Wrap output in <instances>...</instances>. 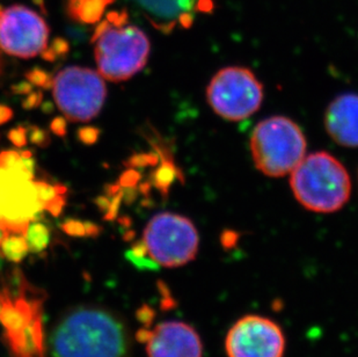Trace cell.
<instances>
[{"label": "cell", "mask_w": 358, "mask_h": 357, "mask_svg": "<svg viewBox=\"0 0 358 357\" xmlns=\"http://www.w3.org/2000/svg\"><path fill=\"white\" fill-rule=\"evenodd\" d=\"M0 72H1V64H0Z\"/></svg>", "instance_id": "40"}, {"label": "cell", "mask_w": 358, "mask_h": 357, "mask_svg": "<svg viewBox=\"0 0 358 357\" xmlns=\"http://www.w3.org/2000/svg\"><path fill=\"white\" fill-rule=\"evenodd\" d=\"M43 293L19 270L0 279V327L12 357H44Z\"/></svg>", "instance_id": "2"}, {"label": "cell", "mask_w": 358, "mask_h": 357, "mask_svg": "<svg viewBox=\"0 0 358 357\" xmlns=\"http://www.w3.org/2000/svg\"><path fill=\"white\" fill-rule=\"evenodd\" d=\"M139 178H141V176H139V173L137 171H135V169H128V171H125L122 174L117 183L121 186L122 188H132V187H135L137 185Z\"/></svg>", "instance_id": "25"}, {"label": "cell", "mask_w": 358, "mask_h": 357, "mask_svg": "<svg viewBox=\"0 0 358 357\" xmlns=\"http://www.w3.org/2000/svg\"><path fill=\"white\" fill-rule=\"evenodd\" d=\"M42 104H43V94H42V92H31V93L26 97L24 102H22V107H24V109L31 111V109H34V108L38 107V106L42 105Z\"/></svg>", "instance_id": "26"}, {"label": "cell", "mask_w": 358, "mask_h": 357, "mask_svg": "<svg viewBox=\"0 0 358 357\" xmlns=\"http://www.w3.org/2000/svg\"><path fill=\"white\" fill-rule=\"evenodd\" d=\"M12 92L14 94H29L31 92H33V84H31L29 81H21L19 84L12 86Z\"/></svg>", "instance_id": "31"}, {"label": "cell", "mask_w": 358, "mask_h": 357, "mask_svg": "<svg viewBox=\"0 0 358 357\" xmlns=\"http://www.w3.org/2000/svg\"><path fill=\"white\" fill-rule=\"evenodd\" d=\"M1 255L12 262H20L29 252L27 239L24 234L19 233H7L1 241Z\"/></svg>", "instance_id": "15"}, {"label": "cell", "mask_w": 358, "mask_h": 357, "mask_svg": "<svg viewBox=\"0 0 358 357\" xmlns=\"http://www.w3.org/2000/svg\"><path fill=\"white\" fill-rule=\"evenodd\" d=\"M27 136L33 144L38 145L40 148H47L50 144V135L43 129L31 125L27 129Z\"/></svg>", "instance_id": "19"}, {"label": "cell", "mask_w": 358, "mask_h": 357, "mask_svg": "<svg viewBox=\"0 0 358 357\" xmlns=\"http://www.w3.org/2000/svg\"><path fill=\"white\" fill-rule=\"evenodd\" d=\"M254 164L264 176L280 178L304 159L306 139L297 123L284 116L266 118L250 137Z\"/></svg>", "instance_id": "5"}, {"label": "cell", "mask_w": 358, "mask_h": 357, "mask_svg": "<svg viewBox=\"0 0 358 357\" xmlns=\"http://www.w3.org/2000/svg\"><path fill=\"white\" fill-rule=\"evenodd\" d=\"M35 4H38V6L41 7V10L45 12V7H44V1L43 0H34Z\"/></svg>", "instance_id": "39"}, {"label": "cell", "mask_w": 358, "mask_h": 357, "mask_svg": "<svg viewBox=\"0 0 358 357\" xmlns=\"http://www.w3.org/2000/svg\"><path fill=\"white\" fill-rule=\"evenodd\" d=\"M122 200H123V190L110 197V204H109L107 213L105 214L106 220H113V219H115L117 217Z\"/></svg>", "instance_id": "24"}, {"label": "cell", "mask_w": 358, "mask_h": 357, "mask_svg": "<svg viewBox=\"0 0 358 357\" xmlns=\"http://www.w3.org/2000/svg\"><path fill=\"white\" fill-rule=\"evenodd\" d=\"M13 118V111L5 105H0V125H5Z\"/></svg>", "instance_id": "33"}, {"label": "cell", "mask_w": 358, "mask_h": 357, "mask_svg": "<svg viewBox=\"0 0 358 357\" xmlns=\"http://www.w3.org/2000/svg\"><path fill=\"white\" fill-rule=\"evenodd\" d=\"M109 27H110V22H109L107 19H106V20L101 21L98 27L95 28L94 34H93V36H92V42L95 43L99 37L101 36V35L103 34V33H105V31H107Z\"/></svg>", "instance_id": "32"}, {"label": "cell", "mask_w": 358, "mask_h": 357, "mask_svg": "<svg viewBox=\"0 0 358 357\" xmlns=\"http://www.w3.org/2000/svg\"><path fill=\"white\" fill-rule=\"evenodd\" d=\"M114 1L115 0H70L69 15L72 20L81 24H95L100 21L107 6Z\"/></svg>", "instance_id": "14"}, {"label": "cell", "mask_w": 358, "mask_h": 357, "mask_svg": "<svg viewBox=\"0 0 358 357\" xmlns=\"http://www.w3.org/2000/svg\"><path fill=\"white\" fill-rule=\"evenodd\" d=\"M66 127H68L66 120L62 118V116L55 118L50 123L51 132H54L55 135L58 136V137H65L66 136V132H68Z\"/></svg>", "instance_id": "29"}, {"label": "cell", "mask_w": 358, "mask_h": 357, "mask_svg": "<svg viewBox=\"0 0 358 357\" xmlns=\"http://www.w3.org/2000/svg\"><path fill=\"white\" fill-rule=\"evenodd\" d=\"M43 210L33 180L0 167V226L5 232L26 236Z\"/></svg>", "instance_id": "9"}, {"label": "cell", "mask_w": 358, "mask_h": 357, "mask_svg": "<svg viewBox=\"0 0 358 357\" xmlns=\"http://www.w3.org/2000/svg\"><path fill=\"white\" fill-rule=\"evenodd\" d=\"M213 111L227 121H243L261 107L264 88L253 72L230 66L215 74L206 88Z\"/></svg>", "instance_id": "7"}, {"label": "cell", "mask_w": 358, "mask_h": 357, "mask_svg": "<svg viewBox=\"0 0 358 357\" xmlns=\"http://www.w3.org/2000/svg\"><path fill=\"white\" fill-rule=\"evenodd\" d=\"M95 206H98L99 209L101 210L102 213H107L109 204H110V197L108 196H98L94 200Z\"/></svg>", "instance_id": "34"}, {"label": "cell", "mask_w": 358, "mask_h": 357, "mask_svg": "<svg viewBox=\"0 0 358 357\" xmlns=\"http://www.w3.org/2000/svg\"><path fill=\"white\" fill-rule=\"evenodd\" d=\"M65 206V195H58L51 202L44 206V210L52 216H59Z\"/></svg>", "instance_id": "28"}, {"label": "cell", "mask_w": 358, "mask_h": 357, "mask_svg": "<svg viewBox=\"0 0 358 357\" xmlns=\"http://www.w3.org/2000/svg\"><path fill=\"white\" fill-rule=\"evenodd\" d=\"M8 139L13 143L17 148H24L27 144V129L24 127H17V128L10 129L8 132Z\"/></svg>", "instance_id": "23"}, {"label": "cell", "mask_w": 358, "mask_h": 357, "mask_svg": "<svg viewBox=\"0 0 358 357\" xmlns=\"http://www.w3.org/2000/svg\"><path fill=\"white\" fill-rule=\"evenodd\" d=\"M77 137L83 144L93 145L98 142L99 137H100V129L95 128V127H83L79 129L77 132Z\"/></svg>", "instance_id": "20"}, {"label": "cell", "mask_w": 358, "mask_h": 357, "mask_svg": "<svg viewBox=\"0 0 358 357\" xmlns=\"http://www.w3.org/2000/svg\"><path fill=\"white\" fill-rule=\"evenodd\" d=\"M158 162L157 155H136L125 162L129 169H137L148 165H155Z\"/></svg>", "instance_id": "21"}, {"label": "cell", "mask_w": 358, "mask_h": 357, "mask_svg": "<svg viewBox=\"0 0 358 357\" xmlns=\"http://www.w3.org/2000/svg\"><path fill=\"white\" fill-rule=\"evenodd\" d=\"M41 56L43 59L48 62H54L56 59V55H55L54 51L51 50V48H45L42 52H41Z\"/></svg>", "instance_id": "36"}, {"label": "cell", "mask_w": 358, "mask_h": 357, "mask_svg": "<svg viewBox=\"0 0 358 357\" xmlns=\"http://www.w3.org/2000/svg\"><path fill=\"white\" fill-rule=\"evenodd\" d=\"M42 109H43L44 113H51L52 109H54V106H52L51 102H45V104L43 102V105H42Z\"/></svg>", "instance_id": "37"}, {"label": "cell", "mask_w": 358, "mask_h": 357, "mask_svg": "<svg viewBox=\"0 0 358 357\" xmlns=\"http://www.w3.org/2000/svg\"><path fill=\"white\" fill-rule=\"evenodd\" d=\"M85 229H86V236H96L100 232V227L95 225L94 223H85Z\"/></svg>", "instance_id": "35"}, {"label": "cell", "mask_w": 358, "mask_h": 357, "mask_svg": "<svg viewBox=\"0 0 358 357\" xmlns=\"http://www.w3.org/2000/svg\"><path fill=\"white\" fill-rule=\"evenodd\" d=\"M290 186L301 206L320 214L341 209L352 192V181L345 166L327 152L304 157L291 172Z\"/></svg>", "instance_id": "4"}, {"label": "cell", "mask_w": 358, "mask_h": 357, "mask_svg": "<svg viewBox=\"0 0 358 357\" xmlns=\"http://www.w3.org/2000/svg\"><path fill=\"white\" fill-rule=\"evenodd\" d=\"M107 20L114 24L115 27H122L128 22V13H127V10H122L121 13L113 10L107 14Z\"/></svg>", "instance_id": "30"}, {"label": "cell", "mask_w": 358, "mask_h": 357, "mask_svg": "<svg viewBox=\"0 0 358 357\" xmlns=\"http://www.w3.org/2000/svg\"><path fill=\"white\" fill-rule=\"evenodd\" d=\"M0 13H1V10H0Z\"/></svg>", "instance_id": "41"}, {"label": "cell", "mask_w": 358, "mask_h": 357, "mask_svg": "<svg viewBox=\"0 0 358 357\" xmlns=\"http://www.w3.org/2000/svg\"><path fill=\"white\" fill-rule=\"evenodd\" d=\"M149 357H203L199 332L181 321H165L143 327L137 334Z\"/></svg>", "instance_id": "12"}, {"label": "cell", "mask_w": 358, "mask_h": 357, "mask_svg": "<svg viewBox=\"0 0 358 357\" xmlns=\"http://www.w3.org/2000/svg\"><path fill=\"white\" fill-rule=\"evenodd\" d=\"M7 232L3 231V227L0 226V246H1V241H3V238L6 236ZM3 261V255H1V251H0V262Z\"/></svg>", "instance_id": "38"}, {"label": "cell", "mask_w": 358, "mask_h": 357, "mask_svg": "<svg viewBox=\"0 0 358 357\" xmlns=\"http://www.w3.org/2000/svg\"><path fill=\"white\" fill-rule=\"evenodd\" d=\"M51 50L54 51L56 57H64L70 51V44L68 41L62 38V37H56L54 42L51 44Z\"/></svg>", "instance_id": "27"}, {"label": "cell", "mask_w": 358, "mask_h": 357, "mask_svg": "<svg viewBox=\"0 0 358 357\" xmlns=\"http://www.w3.org/2000/svg\"><path fill=\"white\" fill-rule=\"evenodd\" d=\"M26 78L31 84L35 85V86H40V88H45V90H50V88H54V78L42 69H33V70L26 74Z\"/></svg>", "instance_id": "18"}, {"label": "cell", "mask_w": 358, "mask_h": 357, "mask_svg": "<svg viewBox=\"0 0 358 357\" xmlns=\"http://www.w3.org/2000/svg\"><path fill=\"white\" fill-rule=\"evenodd\" d=\"M199 248V231L189 218L162 213L148 223L143 239L128 251L127 258L144 268H178L192 262Z\"/></svg>", "instance_id": "3"}, {"label": "cell", "mask_w": 358, "mask_h": 357, "mask_svg": "<svg viewBox=\"0 0 358 357\" xmlns=\"http://www.w3.org/2000/svg\"><path fill=\"white\" fill-rule=\"evenodd\" d=\"M54 98L71 122H88L100 113L107 97L105 81L94 70L71 66L54 80Z\"/></svg>", "instance_id": "8"}, {"label": "cell", "mask_w": 358, "mask_h": 357, "mask_svg": "<svg viewBox=\"0 0 358 357\" xmlns=\"http://www.w3.org/2000/svg\"><path fill=\"white\" fill-rule=\"evenodd\" d=\"M49 27L43 18L22 5L0 13V47L10 56L35 57L47 48Z\"/></svg>", "instance_id": "11"}, {"label": "cell", "mask_w": 358, "mask_h": 357, "mask_svg": "<svg viewBox=\"0 0 358 357\" xmlns=\"http://www.w3.org/2000/svg\"><path fill=\"white\" fill-rule=\"evenodd\" d=\"M35 188L38 192V200H40L42 206H47L48 203L51 202L52 200L58 195H65L68 189L63 185H49L44 181H34Z\"/></svg>", "instance_id": "17"}, {"label": "cell", "mask_w": 358, "mask_h": 357, "mask_svg": "<svg viewBox=\"0 0 358 357\" xmlns=\"http://www.w3.org/2000/svg\"><path fill=\"white\" fill-rule=\"evenodd\" d=\"M62 227L70 236H86V229H85L84 223L77 220V219H68V220H65Z\"/></svg>", "instance_id": "22"}, {"label": "cell", "mask_w": 358, "mask_h": 357, "mask_svg": "<svg viewBox=\"0 0 358 357\" xmlns=\"http://www.w3.org/2000/svg\"><path fill=\"white\" fill-rule=\"evenodd\" d=\"M26 239H27L29 252H42L47 248L50 240L49 227L38 220L31 222L26 232Z\"/></svg>", "instance_id": "16"}, {"label": "cell", "mask_w": 358, "mask_h": 357, "mask_svg": "<svg viewBox=\"0 0 358 357\" xmlns=\"http://www.w3.org/2000/svg\"><path fill=\"white\" fill-rule=\"evenodd\" d=\"M324 127L333 141L345 148H358V95L348 93L331 102Z\"/></svg>", "instance_id": "13"}, {"label": "cell", "mask_w": 358, "mask_h": 357, "mask_svg": "<svg viewBox=\"0 0 358 357\" xmlns=\"http://www.w3.org/2000/svg\"><path fill=\"white\" fill-rule=\"evenodd\" d=\"M150 41L139 28H113L99 37L95 58L101 76L110 81L128 80L145 66Z\"/></svg>", "instance_id": "6"}, {"label": "cell", "mask_w": 358, "mask_h": 357, "mask_svg": "<svg viewBox=\"0 0 358 357\" xmlns=\"http://www.w3.org/2000/svg\"><path fill=\"white\" fill-rule=\"evenodd\" d=\"M49 348L52 357H127L128 330L105 309L77 307L58 321Z\"/></svg>", "instance_id": "1"}, {"label": "cell", "mask_w": 358, "mask_h": 357, "mask_svg": "<svg viewBox=\"0 0 358 357\" xmlns=\"http://www.w3.org/2000/svg\"><path fill=\"white\" fill-rule=\"evenodd\" d=\"M285 344L280 325L257 314L240 318L225 337L227 357H283Z\"/></svg>", "instance_id": "10"}]
</instances>
